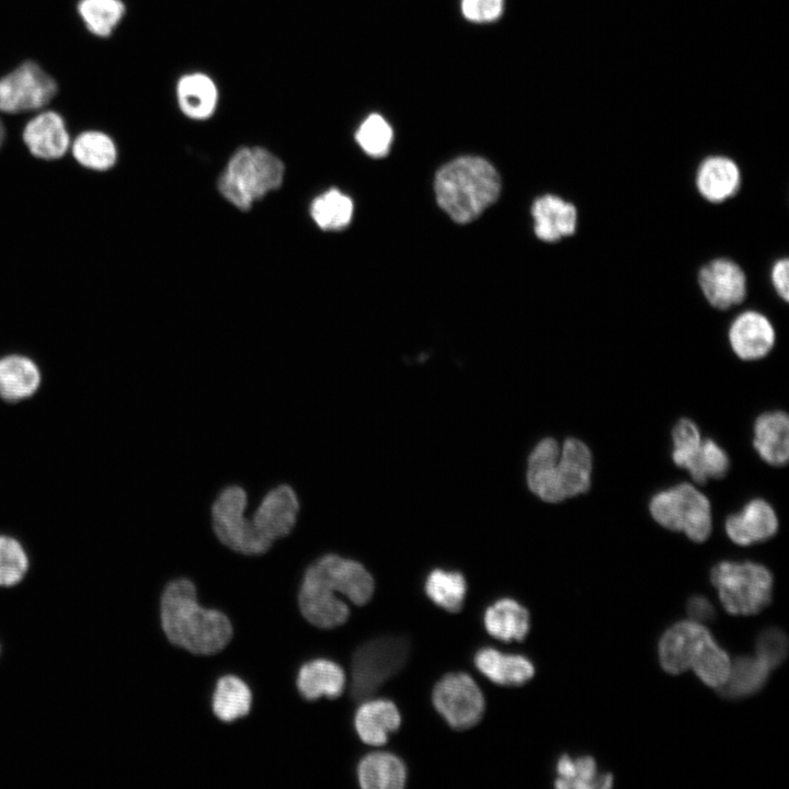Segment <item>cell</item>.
<instances>
[{"label":"cell","instance_id":"38","mask_svg":"<svg viewBox=\"0 0 789 789\" xmlns=\"http://www.w3.org/2000/svg\"><path fill=\"white\" fill-rule=\"evenodd\" d=\"M672 459L676 466L686 470L694 461L701 445L699 428L694 421L681 419L672 431Z\"/></svg>","mask_w":789,"mask_h":789},{"label":"cell","instance_id":"34","mask_svg":"<svg viewBox=\"0 0 789 789\" xmlns=\"http://www.w3.org/2000/svg\"><path fill=\"white\" fill-rule=\"evenodd\" d=\"M78 13L92 34L106 37L123 19L125 5L122 0H80Z\"/></svg>","mask_w":789,"mask_h":789},{"label":"cell","instance_id":"28","mask_svg":"<svg viewBox=\"0 0 789 789\" xmlns=\"http://www.w3.org/2000/svg\"><path fill=\"white\" fill-rule=\"evenodd\" d=\"M487 631L492 637L510 642L522 641L529 631V613L512 598H501L490 605L483 616Z\"/></svg>","mask_w":789,"mask_h":789},{"label":"cell","instance_id":"9","mask_svg":"<svg viewBox=\"0 0 789 789\" xmlns=\"http://www.w3.org/2000/svg\"><path fill=\"white\" fill-rule=\"evenodd\" d=\"M649 510L661 526L684 531L693 541L702 542L711 533L710 502L689 483H679L655 493Z\"/></svg>","mask_w":789,"mask_h":789},{"label":"cell","instance_id":"30","mask_svg":"<svg viewBox=\"0 0 789 789\" xmlns=\"http://www.w3.org/2000/svg\"><path fill=\"white\" fill-rule=\"evenodd\" d=\"M770 668L757 656H739L731 662L727 681L718 689L727 698H741L758 691Z\"/></svg>","mask_w":789,"mask_h":789},{"label":"cell","instance_id":"39","mask_svg":"<svg viewBox=\"0 0 789 789\" xmlns=\"http://www.w3.org/2000/svg\"><path fill=\"white\" fill-rule=\"evenodd\" d=\"M755 648L756 656L771 670L786 659L788 639L780 629L767 628L758 634Z\"/></svg>","mask_w":789,"mask_h":789},{"label":"cell","instance_id":"4","mask_svg":"<svg viewBox=\"0 0 789 789\" xmlns=\"http://www.w3.org/2000/svg\"><path fill=\"white\" fill-rule=\"evenodd\" d=\"M663 670L677 675L688 668L708 686L718 688L727 679L731 661L700 622L679 621L668 628L659 643Z\"/></svg>","mask_w":789,"mask_h":789},{"label":"cell","instance_id":"24","mask_svg":"<svg viewBox=\"0 0 789 789\" xmlns=\"http://www.w3.org/2000/svg\"><path fill=\"white\" fill-rule=\"evenodd\" d=\"M476 667L498 685L517 686L535 674L533 663L518 654H505L493 648H482L474 655Z\"/></svg>","mask_w":789,"mask_h":789},{"label":"cell","instance_id":"21","mask_svg":"<svg viewBox=\"0 0 789 789\" xmlns=\"http://www.w3.org/2000/svg\"><path fill=\"white\" fill-rule=\"evenodd\" d=\"M753 446L768 465L780 467L789 458V420L784 411L765 412L754 423Z\"/></svg>","mask_w":789,"mask_h":789},{"label":"cell","instance_id":"1","mask_svg":"<svg viewBox=\"0 0 789 789\" xmlns=\"http://www.w3.org/2000/svg\"><path fill=\"white\" fill-rule=\"evenodd\" d=\"M160 618L168 640L194 654L221 651L233 633L225 614L198 604L195 585L187 579L174 580L165 586Z\"/></svg>","mask_w":789,"mask_h":789},{"label":"cell","instance_id":"42","mask_svg":"<svg viewBox=\"0 0 789 789\" xmlns=\"http://www.w3.org/2000/svg\"><path fill=\"white\" fill-rule=\"evenodd\" d=\"M687 613L697 622L709 621L714 616L711 603L704 596H693L687 603Z\"/></svg>","mask_w":789,"mask_h":789},{"label":"cell","instance_id":"33","mask_svg":"<svg viewBox=\"0 0 789 789\" xmlns=\"http://www.w3.org/2000/svg\"><path fill=\"white\" fill-rule=\"evenodd\" d=\"M424 590L437 606L457 613L464 606L467 584L460 572L435 569L427 575Z\"/></svg>","mask_w":789,"mask_h":789},{"label":"cell","instance_id":"7","mask_svg":"<svg viewBox=\"0 0 789 789\" xmlns=\"http://www.w3.org/2000/svg\"><path fill=\"white\" fill-rule=\"evenodd\" d=\"M248 491L240 484L231 483L218 491L210 505V524L216 538L230 550L260 556L272 546L255 531L248 515Z\"/></svg>","mask_w":789,"mask_h":789},{"label":"cell","instance_id":"19","mask_svg":"<svg viewBox=\"0 0 789 789\" xmlns=\"http://www.w3.org/2000/svg\"><path fill=\"white\" fill-rule=\"evenodd\" d=\"M695 183L704 199L719 204L736 195L741 187V171L729 157L709 156L699 163Z\"/></svg>","mask_w":789,"mask_h":789},{"label":"cell","instance_id":"40","mask_svg":"<svg viewBox=\"0 0 789 789\" xmlns=\"http://www.w3.org/2000/svg\"><path fill=\"white\" fill-rule=\"evenodd\" d=\"M504 0H461L462 15L474 23H489L503 12Z\"/></svg>","mask_w":789,"mask_h":789},{"label":"cell","instance_id":"2","mask_svg":"<svg viewBox=\"0 0 789 789\" xmlns=\"http://www.w3.org/2000/svg\"><path fill=\"white\" fill-rule=\"evenodd\" d=\"M593 457L582 441L569 437L562 447L554 438L541 439L527 460V484L539 499L558 503L587 492Z\"/></svg>","mask_w":789,"mask_h":789},{"label":"cell","instance_id":"41","mask_svg":"<svg viewBox=\"0 0 789 789\" xmlns=\"http://www.w3.org/2000/svg\"><path fill=\"white\" fill-rule=\"evenodd\" d=\"M789 260L787 258L776 261L770 271V279L777 295L785 301L789 300Z\"/></svg>","mask_w":789,"mask_h":789},{"label":"cell","instance_id":"6","mask_svg":"<svg viewBox=\"0 0 789 789\" xmlns=\"http://www.w3.org/2000/svg\"><path fill=\"white\" fill-rule=\"evenodd\" d=\"M710 580L732 615L757 614L771 601L773 576L762 564L722 561L712 568Z\"/></svg>","mask_w":789,"mask_h":789},{"label":"cell","instance_id":"8","mask_svg":"<svg viewBox=\"0 0 789 789\" xmlns=\"http://www.w3.org/2000/svg\"><path fill=\"white\" fill-rule=\"evenodd\" d=\"M410 643L403 637L385 636L364 642L351 662V697L369 699L375 691L405 664Z\"/></svg>","mask_w":789,"mask_h":789},{"label":"cell","instance_id":"20","mask_svg":"<svg viewBox=\"0 0 789 789\" xmlns=\"http://www.w3.org/2000/svg\"><path fill=\"white\" fill-rule=\"evenodd\" d=\"M531 215L535 235L545 242H557L575 233L576 207L557 195L546 194L535 199Z\"/></svg>","mask_w":789,"mask_h":789},{"label":"cell","instance_id":"12","mask_svg":"<svg viewBox=\"0 0 789 789\" xmlns=\"http://www.w3.org/2000/svg\"><path fill=\"white\" fill-rule=\"evenodd\" d=\"M300 500L288 483L270 488L250 514L258 535L270 546L287 537L297 526Z\"/></svg>","mask_w":789,"mask_h":789},{"label":"cell","instance_id":"31","mask_svg":"<svg viewBox=\"0 0 789 789\" xmlns=\"http://www.w3.org/2000/svg\"><path fill=\"white\" fill-rule=\"evenodd\" d=\"M252 694L248 685L237 676L219 678L213 695V711L225 722L244 717L251 709Z\"/></svg>","mask_w":789,"mask_h":789},{"label":"cell","instance_id":"11","mask_svg":"<svg viewBox=\"0 0 789 789\" xmlns=\"http://www.w3.org/2000/svg\"><path fill=\"white\" fill-rule=\"evenodd\" d=\"M432 700L437 712L456 730L476 725L484 711L481 689L465 673L444 675L433 688Z\"/></svg>","mask_w":789,"mask_h":789},{"label":"cell","instance_id":"13","mask_svg":"<svg viewBox=\"0 0 789 789\" xmlns=\"http://www.w3.org/2000/svg\"><path fill=\"white\" fill-rule=\"evenodd\" d=\"M316 570L311 563L305 571L298 593L300 613L306 620L319 628L341 626L348 619L350 609L335 595L338 590Z\"/></svg>","mask_w":789,"mask_h":789},{"label":"cell","instance_id":"37","mask_svg":"<svg viewBox=\"0 0 789 789\" xmlns=\"http://www.w3.org/2000/svg\"><path fill=\"white\" fill-rule=\"evenodd\" d=\"M28 560L21 544L9 536H0V586H12L25 575Z\"/></svg>","mask_w":789,"mask_h":789},{"label":"cell","instance_id":"29","mask_svg":"<svg viewBox=\"0 0 789 789\" xmlns=\"http://www.w3.org/2000/svg\"><path fill=\"white\" fill-rule=\"evenodd\" d=\"M357 777L365 789H400L407 780V768L397 755L375 752L361 759Z\"/></svg>","mask_w":789,"mask_h":789},{"label":"cell","instance_id":"32","mask_svg":"<svg viewBox=\"0 0 789 789\" xmlns=\"http://www.w3.org/2000/svg\"><path fill=\"white\" fill-rule=\"evenodd\" d=\"M353 209V202L347 195L330 188L311 202L309 213L320 229L335 231L350 225Z\"/></svg>","mask_w":789,"mask_h":789},{"label":"cell","instance_id":"3","mask_svg":"<svg viewBox=\"0 0 789 789\" xmlns=\"http://www.w3.org/2000/svg\"><path fill=\"white\" fill-rule=\"evenodd\" d=\"M438 206L456 222L477 219L501 191L494 167L480 157H460L443 165L434 181Z\"/></svg>","mask_w":789,"mask_h":789},{"label":"cell","instance_id":"35","mask_svg":"<svg viewBox=\"0 0 789 789\" xmlns=\"http://www.w3.org/2000/svg\"><path fill=\"white\" fill-rule=\"evenodd\" d=\"M729 467L728 454L714 441L706 438L687 470L694 481L705 483L709 478L719 479L725 476Z\"/></svg>","mask_w":789,"mask_h":789},{"label":"cell","instance_id":"17","mask_svg":"<svg viewBox=\"0 0 789 789\" xmlns=\"http://www.w3.org/2000/svg\"><path fill=\"white\" fill-rule=\"evenodd\" d=\"M729 342L743 361L765 357L775 344V330L766 316L754 310L740 313L729 328Z\"/></svg>","mask_w":789,"mask_h":789},{"label":"cell","instance_id":"10","mask_svg":"<svg viewBox=\"0 0 789 789\" xmlns=\"http://www.w3.org/2000/svg\"><path fill=\"white\" fill-rule=\"evenodd\" d=\"M56 81L27 60L0 78V113L20 114L45 107L56 95Z\"/></svg>","mask_w":789,"mask_h":789},{"label":"cell","instance_id":"27","mask_svg":"<svg viewBox=\"0 0 789 789\" xmlns=\"http://www.w3.org/2000/svg\"><path fill=\"white\" fill-rule=\"evenodd\" d=\"M73 161L83 170L105 173L117 162V147L113 138L101 130H84L70 145Z\"/></svg>","mask_w":789,"mask_h":789},{"label":"cell","instance_id":"23","mask_svg":"<svg viewBox=\"0 0 789 789\" xmlns=\"http://www.w3.org/2000/svg\"><path fill=\"white\" fill-rule=\"evenodd\" d=\"M219 93L214 80L203 72L182 76L176 83V101L181 112L194 121H205L216 111Z\"/></svg>","mask_w":789,"mask_h":789},{"label":"cell","instance_id":"22","mask_svg":"<svg viewBox=\"0 0 789 789\" xmlns=\"http://www.w3.org/2000/svg\"><path fill=\"white\" fill-rule=\"evenodd\" d=\"M401 716L397 706L388 699H366L358 707L354 725L359 739L369 745H382L390 733L397 731Z\"/></svg>","mask_w":789,"mask_h":789},{"label":"cell","instance_id":"43","mask_svg":"<svg viewBox=\"0 0 789 789\" xmlns=\"http://www.w3.org/2000/svg\"><path fill=\"white\" fill-rule=\"evenodd\" d=\"M5 136H7L5 126L2 123V121L0 119V149L2 148V146L5 141Z\"/></svg>","mask_w":789,"mask_h":789},{"label":"cell","instance_id":"14","mask_svg":"<svg viewBox=\"0 0 789 789\" xmlns=\"http://www.w3.org/2000/svg\"><path fill=\"white\" fill-rule=\"evenodd\" d=\"M698 284L706 300L719 310H727L743 302L747 291L744 271L732 260L718 258L709 261L698 272Z\"/></svg>","mask_w":789,"mask_h":789},{"label":"cell","instance_id":"5","mask_svg":"<svg viewBox=\"0 0 789 789\" xmlns=\"http://www.w3.org/2000/svg\"><path fill=\"white\" fill-rule=\"evenodd\" d=\"M285 176L283 161L263 147H241L230 157L218 179L220 195L247 211L253 203L279 188Z\"/></svg>","mask_w":789,"mask_h":789},{"label":"cell","instance_id":"36","mask_svg":"<svg viewBox=\"0 0 789 789\" xmlns=\"http://www.w3.org/2000/svg\"><path fill=\"white\" fill-rule=\"evenodd\" d=\"M393 132L388 122L379 114L367 116L355 133V140L370 157H385L392 142Z\"/></svg>","mask_w":789,"mask_h":789},{"label":"cell","instance_id":"15","mask_svg":"<svg viewBox=\"0 0 789 789\" xmlns=\"http://www.w3.org/2000/svg\"><path fill=\"white\" fill-rule=\"evenodd\" d=\"M22 141L28 153L45 162L62 159L70 149L71 138L60 114L44 111L31 118L22 130Z\"/></svg>","mask_w":789,"mask_h":789},{"label":"cell","instance_id":"18","mask_svg":"<svg viewBox=\"0 0 789 789\" xmlns=\"http://www.w3.org/2000/svg\"><path fill=\"white\" fill-rule=\"evenodd\" d=\"M778 525L771 505L763 499H753L741 512L727 517L724 528L734 544L747 546L773 537L778 530Z\"/></svg>","mask_w":789,"mask_h":789},{"label":"cell","instance_id":"25","mask_svg":"<svg viewBox=\"0 0 789 789\" xmlns=\"http://www.w3.org/2000/svg\"><path fill=\"white\" fill-rule=\"evenodd\" d=\"M41 385V371L33 359L21 354L0 357V397L16 402L33 396Z\"/></svg>","mask_w":789,"mask_h":789},{"label":"cell","instance_id":"16","mask_svg":"<svg viewBox=\"0 0 789 789\" xmlns=\"http://www.w3.org/2000/svg\"><path fill=\"white\" fill-rule=\"evenodd\" d=\"M312 565L333 585L338 592L356 605H364L374 594L375 583L366 568L352 559L327 553L318 558Z\"/></svg>","mask_w":789,"mask_h":789},{"label":"cell","instance_id":"26","mask_svg":"<svg viewBox=\"0 0 789 789\" xmlns=\"http://www.w3.org/2000/svg\"><path fill=\"white\" fill-rule=\"evenodd\" d=\"M345 685V674L334 662L317 659L305 663L298 672L297 688L307 700L322 696L330 699L339 697Z\"/></svg>","mask_w":789,"mask_h":789}]
</instances>
